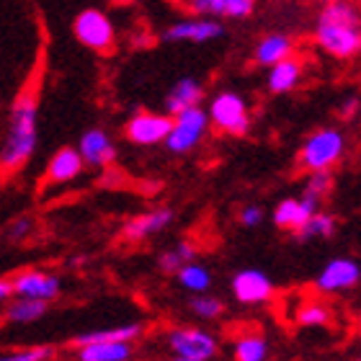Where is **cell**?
I'll list each match as a JSON object with an SVG mask.
<instances>
[{"label": "cell", "instance_id": "obj_29", "mask_svg": "<svg viewBox=\"0 0 361 361\" xmlns=\"http://www.w3.org/2000/svg\"><path fill=\"white\" fill-rule=\"evenodd\" d=\"M331 188H333L331 171H312V173L307 176V180H305V194L315 196V199H320V202L328 196Z\"/></svg>", "mask_w": 361, "mask_h": 361}, {"label": "cell", "instance_id": "obj_31", "mask_svg": "<svg viewBox=\"0 0 361 361\" xmlns=\"http://www.w3.org/2000/svg\"><path fill=\"white\" fill-rule=\"evenodd\" d=\"M31 230H34V219L31 217H16V219H11L8 227H6V240L13 243V245H18V243H23L26 238H29Z\"/></svg>", "mask_w": 361, "mask_h": 361}, {"label": "cell", "instance_id": "obj_6", "mask_svg": "<svg viewBox=\"0 0 361 361\" xmlns=\"http://www.w3.org/2000/svg\"><path fill=\"white\" fill-rule=\"evenodd\" d=\"M209 116H212L214 129L222 132V135L240 137L250 129L248 104H245V98H243L240 93H235V90H219L217 96L212 98Z\"/></svg>", "mask_w": 361, "mask_h": 361}, {"label": "cell", "instance_id": "obj_35", "mask_svg": "<svg viewBox=\"0 0 361 361\" xmlns=\"http://www.w3.org/2000/svg\"><path fill=\"white\" fill-rule=\"evenodd\" d=\"M359 109H361V101L356 96H348L346 101L338 106V111H341V116H343V119H351V116H354Z\"/></svg>", "mask_w": 361, "mask_h": 361}, {"label": "cell", "instance_id": "obj_28", "mask_svg": "<svg viewBox=\"0 0 361 361\" xmlns=\"http://www.w3.org/2000/svg\"><path fill=\"white\" fill-rule=\"evenodd\" d=\"M188 307H191V312H194L196 317H202V320H217L222 312H225V305H222V300L219 297H214V294H194L191 300H188Z\"/></svg>", "mask_w": 361, "mask_h": 361}, {"label": "cell", "instance_id": "obj_39", "mask_svg": "<svg viewBox=\"0 0 361 361\" xmlns=\"http://www.w3.org/2000/svg\"><path fill=\"white\" fill-rule=\"evenodd\" d=\"M320 3H333V0H320Z\"/></svg>", "mask_w": 361, "mask_h": 361}, {"label": "cell", "instance_id": "obj_2", "mask_svg": "<svg viewBox=\"0 0 361 361\" xmlns=\"http://www.w3.org/2000/svg\"><path fill=\"white\" fill-rule=\"evenodd\" d=\"M315 44L336 60H351L361 52V13L348 0L323 6L315 23Z\"/></svg>", "mask_w": 361, "mask_h": 361}, {"label": "cell", "instance_id": "obj_33", "mask_svg": "<svg viewBox=\"0 0 361 361\" xmlns=\"http://www.w3.org/2000/svg\"><path fill=\"white\" fill-rule=\"evenodd\" d=\"M253 11H256V0H227L225 16H227V18L240 21V18H248Z\"/></svg>", "mask_w": 361, "mask_h": 361}, {"label": "cell", "instance_id": "obj_11", "mask_svg": "<svg viewBox=\"0 0 361 361\" xmlns=\"http://www.w3.org/2000/svg\"><path fill=\"white\" fill-rule=\"evenodd\" d=\"M230 289L240 305H264L274 297V284L261 269H240L230 281Z\"/></svg>", "mask_w": 361, "mask_h": 361}, {"label": "cell", "instance_id": "obj_18", "mask_svg": "<svg viewBox=\"0 0 361 361\" xmlns=\"http://www.w3.org/2000/svg\"><path fill=\"white\" fill-rule=\"evenodd\" d=\"M202 98H204V88L196 78H180L178 83L168 90L163 106H166V111L171 114V116H176V114L188 109V106H199Z\"/></svg>", "mask_w": 361, "mask_h": 361}, {"label": "cell", "instance_id": "obj_36", "mask_svg": "<svg viewBox=\"0 0 361 361\" xmlns=\"http://www.w3.org/2000/svg\"><path fill=\"white\" fill-rule=\"evenodd\" d=\"M13 294H16L13 279H3V281H0V297H3V300H8V297H13Z\"/></svg>", "mask_w": 361, "mask_h": 361}, {"label": "cell", "instance_id": "obj_24", "mask_svg": "<svg viewBox=\"0 0 361 361\" xmlns=\"http://www.w3.org/2000/svg\"><path fill=\"white\" fill-rule=\"evenodd\" d=\"M333 230H336V217L328 214V212L317 209L294 235H297L300 243H307V240H312V238H331Z\"/></svg>", "mask_w": 361, "mask_h": 361}, {"label": "cell", "instance_id": "obj_27", "mask_svg": "<svg viewBox=\"0 0 361 361\" xmlns=\"http://www.w3.org/2000/svg\"><path fill=\"white\" fill-rule=\"evenodd\" d=\"M297 323H300L302 328H320V325H328L331 323V310H328L325 302L310 300L297 307Z\"/></svg>", "mask_w": 361, "mask_h": 361}, {"label": "cell", "instance_id": "obj_23", "mask_svg": "<svg viewBox=\"0 0 361 361\" xmlns=\"http://www.w3.org/2000/svg\"><path fill=\"white\" fill-rule=\"evenodd\" d=\"M178 276V284L186 289V292H194V294H199V292H207L212 286V274H209V269L204 264H196V261H188L183 269L176 274Z\"/></svg>", "mask_w": 361, "mask_h": 361}, {"label": "cell", "instance_id": "obj_4", "mask_svg": "<svg viewBox=\"0 0 361 361\" xmlns=\"http://www.w3.org/2000/svg\"><path fill=\"white\" fill-rule=\"evenodd\" d=\"M168 354L178 361H209L219 354V341L204 328L176 325L166 333Z\"/></svg>", "mask_w": 361, "mask_h": 361}, {"label": "cell", "instance_id": "obj_16", "mask_svg": "<svg viewBox=\"0 0 361 361\" xmlns=\"http://www.w3.org/2000/svg\"><path fill=\"white\" fill-rule=\"evenodd\" d=\"M171 222H173V212L171 209H152L129 219L124 225V235L129 240H147L152 235L163 233Z\"/></svg>", "mask_w": 361, "mask_h": 361}, {"label": "cell", "instance_id": "obj_32", "mask_svg": "<svg viewBox=\"0 0 361 361\" xmlns=\"http://www.w3.org/2000/svg\"><path fill=\"white\" fill-rule=\"evenodd\" d=\"M188 8L196 16H209V18H219L227 11V0H188Z\"/></svg>", "mask_w": 361, "mask_h": 361}, {"label": "cell", "instance_id": "obj_20", "mask_svg": "<svg viewBox=\"0 0 361 361\" xmlns=\"http://www.w3.org/2000/svg\"><path fill=\"white\" fill-rule=\"evenodd\" d=\"M302 80V62L300 60H292V57H286V60L276 62L274 68H269V78H266V85H269L271 93H289L300 85Z\"/></svg>", "mask_w": 361, "mask_h": 361}, {"label": "cell", "instance_id": "obj_1", "mask_svg": "<svg viewBox=\"0 0 361 361\" xmlns=\"http://www.w3.org/2000/svg\"><path fill=\"white\" fill-rule=\"evenodd\" d=\"M37 116H39V68L23 83L21 93L13 98L8 114V132L3 152H0V171L6 178L21 173L23 166L37 150Z\"/></svg>", "mask_w": 361, "mask_h": 361}, {"label": "cell", "instance_id": "obj_14", "mask_svg": "<svg viewBox=\"0 0 361 361\" xmlns=\"http://www.w3.org/2000/svg\"><path fill=\"white\" fill-rule=\"evenodd\" d=\"M317 209H320V199H315V196H310L302 191V196L284 199V202L276 204V209H274V225L281 227V230H292V233H297V230H300Z\"/></svg>", "mask_w": 361, "mask_h": 361}, {"label": "cell", "instance_id": "obj_38", "mask_svg": "<svg viewBox=\"0 0 361 361\" xmlns=\"http://www.w3.org/2000/svg\"><path fill=\"white\" fill-rule=\"evenodd\" d=\"M356 333H359V336H361V317H359V320H356Z\"/></svg>", "mask_w": 361, "mask_h": 361}, {"label": "cell", "instance_id": "obj_15", "mask_svg": "<svg viewBox=\"0 0 361 361\" xmlns=\"http://www.w3.org/2000/svg\"><path fill=\"white\" fill-rule=\"evenodd\" d=\"M78 150L83 152L85 163L90 168H106L116 160V145L109 137V132L101 127H93L88 132H83L80 142H78Z\"/></svg>", "mask_w": 361, "mask_h": 361}, {"label": "cell", "instance_id": "obj_17", "mask_svg": "<svg viewBox=\"0 0 361 361\" xmlns=\"http://www.w3.org/2000/svg\"><path fill=\"white\" fill-rule=\"evenodd\" d=\"M80 361H127L132 359V341H96L78 346Z\"/></svg>", "mask_w": 361, "mask_h": 361}, {"label": "cell", "instance_id": "obj_10", "mask_svg": "<svg viewBox=\"0 0 361 361\" xmlns=\"http://www.w3.org/2000/svg\"><path fill=\"white\" fill-rule=\"evenodd\" d=\"M222 34H225V26L217 18L196 16V18H183V21L168 26L163 31V42H194V44H204V42L219 39Z\"/></svg>", "mask_w": 361, "mask_h": 361}, {"label": "cell", "instance_id": "obj_7", "mask_svg": "<svg viewBox=\"0 0 361 361\" xmlns=\"http://www.w3.org/2000/svg\"><path fill=\"white\" fill-rule=\"evenodd\" d=\"M73 34L90 52H111L114 39H116V29H114L111 18L98 8H85L83 13L75 16Z\"/></svg>", "mask_w": 361, "mask_h": 361}, {"label": "cell", "instance_id": "obj_21", "mask_svg": "<svg viewBox=\"0 0 361 361\" xmlns=\"http://www.w3.org/2000/svg\"><path fill=\"white\" fill-rule=\"evenodd\" d=\"M47 310H49L47 300H34V297H18L16 294V300L6 310V320L13 325H29L42 320L47 315Z\"/></svg>", "mask_w": 361, "mask_h": 361}, {"label": "cell", "instance_id": "obj_37", "mask_svg": "<svg viewBox=\"0 0 361 361\" xmlns=\"http://www.w3.org/2000/svg\"><path fill=\"white\" fill-rule=\"evenodd\" d=\"M111 3H116V6H132V3H137V0H111Z\"/></svg>", "mask_w": 361, "mask_h": 361}, {"label": "cell", "instance_id": "obj_25", "mask_svg": "<svg viewBox=\"0 0 361 361\" xmlns=\"http://www.w3.org/2000/svg\"><path fill=\"white\" fill-rule=\"evenodd\" d=\"M196 256V248L191 245V243H176L171 250H163L158 258V266L163 274H178L183 266L188 264V261H194Z\"/></svg>", "mask_w": 361, "mask_h": 361}, {"label": "cell", "instance_id": "obj_22", "mask_svg": "<svg viewBox=\"0 0 361 361\" xmlns=\"http://www.w3.org/2000/svg\"><path fill=\"white\" fill-rule=\"evenodd\" d=\"M145 331L142 323H127V325H114V328H101V331H88L80 333L73 346H83V343H96V341H135L140 338Z\"/></svg>", "mask_w": 361, "mask_h": 361}, {"label": "cell", "instance_id": "obj_12", "mask_svg": "<svg viewBox=\"0 0 361 361\" xmlns=\"http://www.w3.org/2000/svg\"><path fill=\"white\" fill-rule=\"evenodd\" d=\"M85 166H88V163H85L83 152L78 150V147H60V150L49 158V163H47L42 183H44V186L70 183V180H75L78 176L83 173Z\"/></svg>", "mask_w": 361, "mask_h": 361}, {"label": "cell", "instance_id": "obj_13", "mask_svg": "<svg viewBox=\"0 0 361 361\" xmlns=\"http://www.w3.org/2000/svg\"><path fill=\"white\" fill-rule=\"evenodd\" d=\"M13 279V289L18 297H34V300L52 302L62 294V279L44 271H21Z\"/></svg>", "mask_w": 361, "mask_h": 361}, {"label": "cell", "instance_id": "obj_8", "mask_svg": "<svg viewBox=\"0 0 361 361\" xmlns=\"http://www.w3.org/2000/svg\"><path fill=\"white\" fill-rule=\"evenodd\" d=\"M173 129V116L171 114H155V111H137L124 127V137L132 145H166L168 135Z\"/></svg>", "mask_w": 361, "mask_h": 361}, {"label": "cell", "instance_id": "obj_34", "mask_svg": "<svg viewBox=\"0 0 361 361\" xmlns=\"http://www.w3.org/2000/svg\"><path fill=\"white\" fill-rule=\"evenodd\" d=\"M264 222V209L258 204H250V207H243L240 209V225L243 227H256Z\"/></svg>", "mask_w": 361, "mask_h": 361}, {"label": "cell", "instance_id": "obj_9", "mask_svg": "<svg viewBox=\"0 0 361 361\" xmlns=\"http://www.w3.org/2000/svg\"><path fill=\"white\" fill-rule=\"evenodd\" d=\"M361 281V266L359 261L348 256H338L328 261L323 271L315 279V289L323 294H343L356 289Z\"/></svg>", "mask_w": 361, "mask_h": 361}, {"label": "cell", "instance_id": "obj_26", "mask_svg": "<svg viewBox=\"0 0 361 361\" xmlns=\"http://www.w3.org/2000/svg\"><path fill=\"white\" fill-rule=\"evenodd\" d=\"M233 356L238 361H264L269 359V341L264 336H243L233 343Z\"/></svg>", "mask_w": 361, "mask_h": 361}, {"label": "cell", "instance_id": "obj_30", "mask_svg": "<svg viewBox=\"0 0 361 361\" xmlns=\"http://www.w3.org/2000/svg\"><path fill=\"white\" fill-rule=\"evenodd\" d=\"M54 356L52 346H26V348H16V351H8L3 359L6 361H47Z\"/></svg>", "mask_w": 361, "mask_h": 361}, {"label": "cell", "instance_id": "obj_3", "mask_svg": "<svg viewBox=\"0 0 361 361\" xmlns=\"http://www.w3.org/2000/svg\"><path fill=\"white\" fill-rule=\"evenodd\" d=\"M343 150H346L343 132L336 127H323L305 140L297 160H300L302 171H307V173H312V171H331L343 158Z\"/></svg>", "mask_w": 361, "mask_h": 361}, {"label": "cell", "instance_id": "obj_5", "mask_svg": "<svg viewBox=\"0 0 361 361\" xmlns=\"http://www.w3.org/2000/svg\"><path fill=\"white\" fill-rule=\"evenodd\" d=\"M212 127L209 111H204L202 104L188 106L183 111H178L173 116V129L166 140V150L173 155H186V152L196 150L199 142L204 140V135Z\"/></svg>", "mask_w": 361, "mask_h": 361}, {"label": "cell", "instance_id": "obj_19", "mask_svg": "<svg viewBox=\"0 0 361 361\" xmlns=\"http://www.w3.org/2000/svg\"><path fill=\"white\" fill-rule=\"evenodd\" d=\"M292 52H294L292 37H286V34H269V37H264L256 44L253 60L258 65H264V68H274L276 62L292 57Z\"/></svg>", "mask_w": 361, "mask_h": 361}]
</instances>
